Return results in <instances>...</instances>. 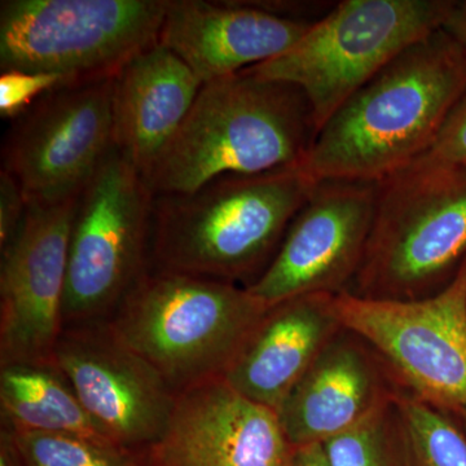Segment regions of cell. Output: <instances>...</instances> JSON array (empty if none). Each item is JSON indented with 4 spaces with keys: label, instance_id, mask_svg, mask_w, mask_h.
<instances>
[{
    "label": "cell",
    "instance_id": "16",
    "mask_svg": "<svg viewBox=\"0 0 466 466\" xmlns=\"http://www.w3.org/2000/svg\"><path fill=\"white\" fill-rule=\"evenodd\" d=\"M370 349L342 328L291 389L278 415L294 449L345 433L394 395Z\"/></svg>",
    "mask_w": 466,
    "mask_h": 466
},
{
    "label": "cell",
    "instance_id": "14",
    "mask_svg": "<svg viewBox=\"0 0 466 466\" xmlns=\"http://www.w3.org/2000/svg\"><path fill=\"white\" fill-rule=\"evenodd\" d=\"M278 412L225 379L179 392L167 431L143 453L144 466H291Z\"/></svg>",
    "mask_w": 466,
    "mask_h": 466
},
{
    "label": "cell",
    "instance_id": "22",
    "mask_svg": "<svg viewBox=\"0 0 466 466\" xmlns=\"http://www.w3.org/2000/svg\"><path fill=\"white\" fill-rule=\"evenodd\" d=\"M410 466H466V434L440 408L397 394Z\"/></svg>",
    "mask_w": 466,
    "mask_h": 466
},
{
    "label": "cell",
    "instance_id": "5",
    "mask_svg": "<svg viewBox=\"0 0 466 466\" xmlns=\"http://www.w3.org/2000/svg\"><path fill=\"white\" fill-rule=\"evenodd\" d=\"M465 262L466 168L419 157L377 182L366 256L346 293L424 299L447 287Z\"/></svg>",
    "mask_w": 466,
    "mask_h": 466
},
{
    "label": "cell",
    "instance_id": "24",
    "mask_svg": "<svg viewBox=\"0 0 466 466\" xmlns=\"http://www.w3.org/2000/svg\"><path fill=\"white\" fill-rule=\"evenodd\" d=\"M420 157L443 167L466 168V92L450 110L431 147Z\"/></svg>",
    "mask_w": 466,
    "mask_h": 466
},
{
    "label": "cell",
    "instance_id": "8",
    "mask_svg": "<svg viewBox=\"0 0 466 466\" xmlns=\"http://www.w3.org/2000/svg\"><path fill=\"white\" fill-rule=\"evenodd\" d=\"M153 198L143 175L113 146L76 198L64 328L108 320L148 271Z\"/></svg>",
    "mask_w": 466,
    "mask_h": 466
},
{
    "label": "cell",
    "instance_id": "1",
    "mask_svg": "<svg viewBox=\"0 0 466 466\" xmlns=\"http://www.w3.org/2000/svg\"><path fill=\"white\" fill-rule=\"evenodd\" d=\"M466 92V52L444 32L408 47L321 127L303 162L317 182H380L431 147Z\"/></svg>",
    "mask_w": 466,
    "mask_h": 466
},
{
    "label": "cell",
    "instance_id": "20",
    "mask_svg": "<svg viewBox=\"0 0 466 466\" xmlns=\"http://www.w3.org/2000/svg\"><path fill=\"white\" fill-rule=\"evenodd\" d=\"M323 449L329 466H410L397 395Z\"/></svg>",
    "mask_w": 466,
    "mask_h": 466
},
{
    "label": "cell",
    "instance_id": "21",
    "mask_svg": "<svg viewBox=\"0 0 466 466\" xmlns=\"http://www.w3.org/2000/svg\"><path fill=\"white\" fill-rule=\"evenodd\" d=\"M24 466H144L143 458L112 441L84 435L2 428Z\"/></svg>",
    "mask_w": 466,
    "mask_h": 466
},
{
    "label": "cell",
    "instance_id": "27",
    "mask_svg": "<svg viewBox=\"0 0 466 466\" xmlns=\"http://www.w3.org/2000/svg\"><path fill=\"white\" fill-rule=\"evenodd\" d=\"M291 466H329L323 444H311L296 449Z\"/></svg>",
    "mask_w": 466,
    "mask_h": 466
},
{
    "label": "cell",
    "instance_id": "29",
    "mask_svg": "<svg viewBox=\"0 0 466 466\" xmlns=\"http://www.w3.org/2000/svg\"><path fill=\"white\" fill-rule=\"evenodd\" d=\"M460 413H461L462 422H464V424H462V425H464V428H462V429H464V431L466 434V410H462V412H460Z\"/></svg>",
    "mask_w": 466,
    "mask_h": 466
},
{
    "label": "cell",
    "instance_id": "12",
    "mask_svg": "<svg viewBox=\"0 0 466 466\" xmlns=\"http://www.w3.org/2000/svg\"><path fill=\"white\" fill-rule=\"evenodd\" d=\"M52 363L116 446L142 456L167 431L177 392L108 321L64 328Z\"/></svg>",
    "mask_w": 466,
    "mask_h": 466
},
{
    "label": "cell",
    "instance_id": "28",
    "mask_svg": "<svg viewBox=\"0 0 466 466\" xmlns=\"http://www.w3.org/2000/svg\"><path fill=\"white\" fill-rule=\"evenodd\" d=\"M0 466H24L5 431L0 433Z\"/></svg>",
    "mask_w": 466,
    "mask_h": 466
},
{
    "label": "cell",
    "instance_id": "10",
    "mask_svg": "<svg viewBox=\"0 0 466 466\" xmlns=\"http://www.w3.org/2000/svg\"><path fill=\"white\" fill-rule=\"evenodd\" d=\"M113 78L60 86L14 118L2 170L27 204L76 198L96 173L113 148Z\"/></svg>",
    "mask_w": 466,
    "mask_h": 466
},
{
    "label": "cell",
    "instance_id": "23",
    "mask_svg": "<svg viewBox=\"0 0 466 466\" xmlns=\"http://www.w3.org/2000/svg\"><path fill=\"white\" fill-rule=\"evenodd\" d=\"M64 86L56 76L24 72H3L0 76V113L5 118H16L39 97Z\"/></svg>",
    "mask_w": 466,
    "mask_h": 466
},
{
    "label": "cell",
    "instance_id": "2",
    "mask_svg": "<svg viewBox=\"0 0 466 466\" xmlns=\"http://www.w3.org/2000/svg\"><path fill=\"white\" fill-rule=\"evenodd\" d=\"M317 183L299 164L155 195L150 267L250 287L271 265Z\"/></svg>",
    "mask_w": 466,
    "mask_h": 466
},
{
    "label": "cell",
    "instance_id": "9",
    "mask_svg": "<svg viewBox=\"0 0 466 466\" xmlns=\"http://www.w3.org/2000/svg\"><path fill=\"white\" fill-rule=\"evenodd\" d=\"M342 327L392 368L412 397L466 410V262L438 293L417 299L334 297Z\"/></svg>",
    "mask_w": 466,
    "mask_h": 466
},
{
    "label": "cell",
    "instance_id": "7",
    "mask_svg": "<svg viewBox=\"0 0 466 466\" xmlns=\"http://www.w3.org/2000/svg\"><path fill=\"white\" fill-rule=\"evenodd\" d=\"M167 0H5L0 70L64 86L113 78L158 42Z\"/></svg>",
    "mask_w": 466,
    "mask_h": 466
},
{
    "label": "cell",
    "instance_id": "13",
    "mask_svg": "<svg viewBox=\"0 0 466 466\" xmlns=\"http://www.w3.org/2000/svg\"><path fill=\"white\" fill-rule=\"evenodd\" d=\"M76 198L29 202L16 238L0 250V367L52 363Z\"/></svg>",
    "mask_w": 466,
    "mask_h": 466
},
{
    "label": "cell",
    "instance_id": "4",
    "mask_svg": "<svg viewBox=\"0 0 466 466\" xmlns=\"http://www.w3.org/2000/svg\"><path fill=\"white\" fill-rule=\"evenodd\" d=\"M269 309L247 287L150 267L106 321L179 394L223 379Z\"/></svg>",
    "mask_w": 466,
    "mask_h": 466
},
{
    "label": "cell",
    "instance_id": "15",
    "mask_svg": "<svg viewBox=\"0 0 466 466\" xmlns=\"http://www.w3.org/2000/svg\"><path fill=\"white\" fill-rule=\"evenodd\" d=\"M312 24L257 2L167 0L158 42L205 85L281 56Z\"/></svg>",
    "mask_w": 466,
    "mask_h": 466
},
{
    "label": "cell",
    "instance_id": "6",
    "mask_svg": "<svg viewBox=\"0 0 466 466\" xmlns=\"http://www.w3.org/2000/svg\"><path fill=\"white\" fill-rule=\"evenodd\" d=\"M452 0H343L289 51L245 69L297 86L317 130L408 47L441 29Z\"/></svg>",
    "mask_w": 466,
    "mask_h": 466
},
{
    "label": "cell",
    "instance_id": "17",
    "mask_svg": "<svg viewBox=\"0 0 466 466\" xmlns=\"http://www.w3.org/2000/svg\"><path fill=\"white\" fill-rule=\"evenodd\" d=\"M202 82L157 42L113 78V146L148 174L191 112Z\"/></svg>",
    "mask_w": 466,
    "mask_h": 466
},
{
    "label": "cell",
    "instance_id": "11",
    "mask_svg": "<svg viewBox=\"0 0 466 466\" xmlns=\"http://www.w3.org/2000/svg\"><path fill=\"white\" fill-rule=\"evenodd\" d=\"M377 182L319 180L271 265L248 287L268 308L306 294H339L357 278L372 232Z\"/></svg>",
    "mask_w": 466,
    "mask_h": 466
},
{
    "label": "cell",
    "instance_id": "3",
    "mask_svg": "<svg viewBox=\"0 0 466 466\" xmlns=\"http://www.w3.org/2000/svg\"><path fill=\"white\" fill-rule=\"evenodd\" d=\"M317 135L300 88L242 70L202 85L182 127L144 179L155 195H174L223 175L303 164Z\"/></svg>",
    "mask_w": 466,
    "mask_h": 466
},
{
    "label": "cell",
    "instance_id": "19",
    "mask_svg": "<svg viewBox=\"0 0 466 466\" xmlns=\"http://www.w3.org/2000/svg\"><path fill=\"white\" fill-rule=\"evenodd\" d=\"M0 415L3 428L11 431L76 434L110 441L54 363L0 367Z\"/></svg>",
    "mask_w": 466,
    "mask_h": 466
},
{
    "label": "cell",
    "instance_id": "18",
    "mask_svg": "<svg viewBox=\"0 0 466 466\" xmlns=\"http://www.w3.org/2000/svg\"><path fill=\"white\" fill-rule=\"evenodd\" d=\"M336 294H306L275 305L245 343L223 379L249 400L279 408L342 329Z\"/></svg>",
    "mask_w": 466,
    "mask_h": 466
},
{
    "label": "cell",
    "instance_id": "25",
    "mask_svg": "<svg viewBox=\"0 0 466 466\" xmlns=\"http://www.w3.org/2000/svg\"><path fill=\"white\" fill-rule=\"evenodd\" d=\"M26 210L27 201L21 187L7 171H0V250L16 238Z\"/></svg>",
    "mask_w": 466,
    "mask_h": 466
},
{
    "label": "cell",
    "instance_id": "26",
    "mask_svg": "<svg viewBox=\"0 0 466 466\" xmlns=\"http://www.w3.org/2000/svg\"><path fill=\"white\" fill-rule=\"evenodd\" d=\"M441 29L466 52V0H452Z\"/></svg>",
    "mask_w": 466,
    "mask_h": 466
}]
</instances>
